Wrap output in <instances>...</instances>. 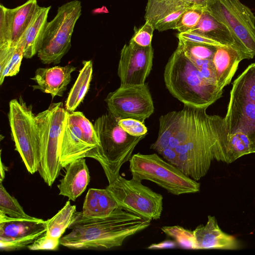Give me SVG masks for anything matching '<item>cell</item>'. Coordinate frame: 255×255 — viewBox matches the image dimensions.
<instances>
[{
	"mask_svg": "<svg viewBox=\"0 0 255 255\" xmlns=\"http://www.w3.org/2000/svg\"><path fill=\"white\" fill-rule=\"evenodd\" d=\"M189 31L204 35L224 45L237 49L232 35L228 29L211 15L206 8L204 10L198 25Z\"/></svg>",
	"mask_w": 255,
	"mask_h": 255,
	"instance_id": "603a6c76",
	"label": "cell"
},
{
	"mask_svg": "<svg viewBox=\"0 0 255 255\" xmlns=\"http://www.w3.org/2000/svg\"><path fill=\"white\" fill-rule=\"evenodd\" d=\"M64 168L66 169L65 174L57 185L59 194L75 201L85 191L90 180L85 158L74 160Z\"/></svg>",
	"mask_w": 255,
	"mask_h": 255,
	"instance_id": "d6986e66",
	"label": "cell"
},
{
	"mask_svg": "<svg viewBox=\"0 0 255 255\" xmlns=\"http://www.w3.org/2000/svg\"><path fill=\"white\" fill-rule=\"evenodd\" d=\"M118 208L116 202L106 188H90L86 195L81 213L88 217H102Z\"/></svg>",
	"mask_w": 255,
	"mask_h": 255,
	"instance_id": "7402d4cb",
	"label": "cell"
},
{
	"mask_svg": "<svg viewBox=\"0 0 255 255\" xmlns=\"http://www.w3.org/2000/svg\"><path fill=\"white\" fill-rule=\"evenodd\" d=\"M118 207L150 221L160 219L163 211V196L132 177L119 175L106 188Z\"/></svg>",
	"mask_w": 255,
	"mask_h": 255,
	"instance_id": "8fae6325",
	"label": "cell"
},
{
	"mask_svg": "<svg viewBox=\"0 0 255 255\" xmlns=\"http://www.w3.org/2000/svg\"><path fill=\"white\" fill-rule=\"evenodd\" d=\"M39 6L37 0H28L13 8V46L19 42Z\"/></svg>",
	"mask_w": 255,
	"mask_h": 255,
	"instance_id": "d4e9b609",
	"label": "cell"
},
{
	"mask_svg": "<svg viewBox=\"0 0 255 255\" xmlns=\"http://www.w3.org/2000/svg\"><path fill=\"white\" fill-rule=\"evenodd\" d=\"M67 113L60 102L51 104L48 109L36 115L41 153L38 172L49 187L63 168L60 161V143Z\"/></svg>",
	"mask_w": 255,
	"mask_h": 255,
	"instance_id": "5b68a950",
	"label": "cell"
},
{
	"mask_svg": "<svg viewBox=\"0 0 255 255\" xmlns=\"http://www.w3.org/2000/svg\"><path fill=\"white\" fill-rule=\"evenodd\" d=\"M76 211V206L67 201L53 217L46 220V233L52 237L60 239L70 226Z\"/></svg>",
	"mask_w": 255,
	"mask_h": 255,
	"instance_id": "83f0119b",
	"label": "cell"
},
{
	"mask_svg": "<svg viewBox=\"0 0 255 255\" xmlns=\"http://www.w3.org/2000/svg\"><path fill=\"white\" fill-rule=\"evenodd\" d=\"M90 157L102 163L94 125L79 111L68 112L62 132L60 161L63 168L76 159Z\"/></svg>",
	"mask_w": 255,
	"mask_h": 255,
	"instance_id": "30bf717a",
	"label": "cell"
},
{
	"mask_svg": "<svg viewBox=\"0 0 255 255\" xmlns=\"http://www.w3.org/2000/svg\"><path fill=\"white\" fill-rule=\"evenodd\" d=\"M205 8L196 7L187 9L179 18L175 29L179 32H184L194 28L199 23Z\"/></svg>",
	"mask_w": 255,
	"mask_h": 255,
	"instance_id": "d6a6232c",
	"label": "cell"
},
{
	"mask_svg": "<svg viewBox=\"0 0 255 255\" xmlns=\"http://www.w3.org/2000/svg\"><path fill=\"white\" fill-rule=\"evenodd\" d=\"M163 76L168 91L185 106L208 108L222 96L223 91L203 78L179 46L169 57Z\"/></svg>",
	"mask_w": 255,
	"mask_h": 255,
	"instance_id": "7a4b0ae2",
	"label": "cell"
},
{
	"mask_svg": "<svg viewBox=\"0 0 255 255\" xmlns=\"http://www.w3.org/2000/svg\"><path fill=\"white\" fill-rule=\"evenodd\" d=\"M178 38L179 46L187 58L212 60L216 47L199 44Z\"/></svg>",
	"mask_w": 255,
	"mask_h": 255,
	"instance_id": "1f68e13d",
	"label": "cell"
},
{
	"mask_svg": "<svg viewBox=\"0 0 255 255\" xmlns=\"http://www.w3.org/2000/svg\"><path fill=\"white\" fill-rule=\"evenodd\" d=\"M129 162L132 178L153 182L173 195L195 193L200 190L199 182L155 153L134 154Z\"/></svg>",
	"mask_w": 255,
	"mask_h": 255,
	"instance_id": "8992f818",
	"label": "cell"
},
{
	"mask_svg": "<svg viewBox=\"0 0 255 255\" xmlns=\"http://www.w3.org/2000/svg\"><path fill=\"white\" fill-rule=\"evenodd\" d=\"M190 7L206 8L210 4V0H183Z\"/></svg>",
	"mask_w": 255,
	"mask_h": 255,
	"instance_id": "ab89813d",
	"label": "cell"
},
{
	"mask_svg": "<svg viewBox=\"0 0 255 255\" xmlns=\"http://www.w3.org/2000/svg\"><path fill=\"white\" fill-rule=\"evenodd\" d=\"M157 0L161 1V0Z\"/></svg>",
	"mask_w": 255,
	"mask_h": 255,
	"instance_id": "b9f144b4",
	"label": "cell"
},
{
	"mask_svg": "<svg viewBox=\"0 0 255 255\" xmlns=\"http://www.w3.org/2000/svg\"><path fill=\"white\" fill-rule=\"evenodd\" d=\"M13 8L0 4V49L13 46Z\"/></svg>",
	"mask_w": 255,
	"mask_h": 255,
	"instance_id": "4dcf8cb0",
	"label": "cell"
},
{
	"mask_svg": "<svg viewBox=\"0 0 255 255\" xmlns=\"http://www.w3.org/2000/svg\"><path fill=\"white\" fill-rule=\"evenodd\" d=\"M224 119L229 134L243 131L255 147V104L230 91Z\"/></svg>",
	"mask_w": 255,
	"mask_h": 255,
	"instance_id": "9a60e30c",
	"label": "cell"
},
{
	"mask_svg": "<svg viewBox=\"0 0 255 255\" xmlns=\"http://www.w3.org/2000/svg\"><path fill=\"white\" fill-rule=\"evenodd\" d=\"M206 10L229 31L246 59L255 56V15L240 0H215Z\"/></svg>",
	"mask_w": 255,
	"mask_h": 255,
	"instance_id": "ba28073f",
	"label": "cell"
},
{
	"mask_svg": "<svg viewBox=\"0 0 255 255\" xmlns=\"http://www.w3.org/2000/svg\"><path fill=\"white\" fill-rule=\"evenodd\" d=\"M228 134L225 119L220 116L206 130L174 148L177 156L173 165L187 176L199 180L207 174L213 160L219 161Z\"/></svg>",
	"mask_w": 255,
	"mask_h": 255,
	"instance_id": "3957f363",
	"label": "cell"
},
{
	"mask_svg": "<svg viewBox=\"0 0 255 255\" xmlns=\"http://www.w3.org/2000/svg\"><path fill=\"white\" fill-rule=\"evenodd\" d=\"M155 30L153 25L148 21L139 29L134 31L130 41L141 47H148L151 45L153 31Z\"/></svg>",
	"mask_w": 255,
	"mask_h": 255,
	"instance_id": "e575fe53",
	"label": "cell"
},
{
	"mask_svg": "<svg viewBox=\"0 0 255 255\" xmlns=\"http://www.w3.org/2000/svg\"><path fill=\"white\" fill-rule=\"evenodd\" d=\"M60 239L52 237L46 232L27 248L31 251H56L60 245Z\"/></svg>",
	"mask_w": 255,
	"mask_h": 255,
	"instance_id": "74e56055",
	"label": "cell"
},
{
	"mask_svg": "<svg viewBox=\"0 0 255 255\" xmlns=\"http://www.w3.org/2000/svg\"><path fill=\"white\" fill-rule=\"evenodd\" d=\"M119 120L109 112L99 117L94 124L99 142L101 165L109 183L120 175L122 166L129 161L135 147L146 136L129 135L120 126Z\"/></svg>",
	"mask_w": 255,
	"mask_h": 255,
	"instance_id": "277c9868",
	"label": "cell"
},
{
	"mask_svg": "<svg viewBox=\"0 0 255 255\" xmlns=\"http://www.w3.org/2000/svg\"><path fill=\"white\" fill-rule=\"evenodd\" d=\"M246 59L244 56L231 46L216 48L212 62L214 66L216 85L221 90L228 85L236 73L240 62Z\"/></svg>",
	"mask_w": 255,
	"mask_h": 255,
	"instance_id": "ffe728a7",
	"label": "cell"
},
{
	"mask_svg": "<svg viewBox=\"0 0 255 255\" xmlns=\"http://www.w3.org/2000/svg\"><path fill=\"white\" fill-rule=\"evenodd\" d=\"M195 249L237 250L240 244L233 236L224 232L216 218L209 215L205 225H200L193 231Z\"/></svg>",
	"mask_w": 255,
	"mask_h": 255,
	"instance_id": "e0dca14e",
	"label": "cell"
},
{
	"mask_svg": "<svg viewBox=\"0 0 255 255\" xmlns=\"http://www.w3.org/2000/svg\"><path fill=\"white\" fill-rule=\"evenodd\" d=\"M187 58L197 68L204 79L209 83L217 86L215 70L212 60L201 59L193 57Z\"/></svg>",
	"mask_w": 255,
	"mask_h": 255,
	"instance_id": "d590c367",
	"label": "cell"
},
{
	"mask_svg": "<svg viewBox=\"0 0 255 255\" xmlns=\"http://www.w3.org/2000/svg\"><path fill=\"white\" fill-rule=\"evenodd\" d=\"M161 229L166 234L175 239L182 247L195 249L193 231L188 230L179 226H165Z\"/></svg>",
	"mask_w": 255,
	"mask_h": 255,
	"instance_id": "836d02e7",
	"label": "cell"
},
{
	"mask_svg": "<svg viewBox=\"0 0 255 255\" xmlns=\"http://www.w3.org/2000/svg\"><path fill=\"white\" fill-rule=\"evenodd\" d=\"M177 36L178 38H181L186 41L216 47L229 46L224 45L222 43L204 35L192 31L179 32L177 35Z\"/></svg>",
	"mask_w": 255,
	"mask_h": 255,
	"instance_id": "f35d334b",
	"label": "cell"
},
{
	"mask_svg": "<svg viewBox=\"0 0 255 255\" xmlns=\"http://www.w3.org/2000/svg\"><path fill=\"white\" fill-rule=\"evenodd\" d=\"M23 58V46L20 42L0 49V85L5 77L15 76L19 72Z\"/></svg>",
	"mask_w": 255,
	"mask_h": 255,
	"instance_id": "484cf974",
	"label": "cell"
},
{
	"mask_svg": "<svg viewBox=\"0 0 255 255\" xmlns=\"http://www.w3.org/2000/svg\"><path fill=\"white\" fill-rule=\"evenodd\" d=\"M46 231L47 222L41 219L12 218L0 213L1 251H14L27 247Z\"/></svg>",
	"mask_w": 255,
	"mask_h": 255,
	"instance_id": "4fadbf2b",
	"label": "cell"
},
{
	"mask_svg": "<svg viewBox=\"0 0 255 255\" xmlns=\"http://www.w3.org/2000/svg\"><path fill=\"white\" fill-rule=\"evenodd\" d=\"M255 153V147L248 136L241 131L228 134L222 162L229 164L240 157Z\"/></svg>",
	"mask_w": 255,
	"mask_h": 255,
	"instance_id": "4316f807",
	"label": "cell"
},
{
	"mask_svg": "<svg viewBox=\"0 0 255 255\" xmlns=\"http://www.w3.org/2000/svg\"><path fill=\"white\" fill-rule=\"evenodd\" d=\"M109 112L119 119H133L144 123L153 113L154 107L146 83L120 86L105 99Z\"/></svg>",
	"mask_w": 255,
	"mask_h": 255,
	"instance_id": "7c38bea8",
	"label": "cell"
},
{
	"mask_svg": "<svg viewBox=\"0 0 255 255\" xmlns=\"http://www.w3.org/2000/svg\"><path fill=\"white\" fill-rule=\"evenodd\" d=\"M0 213L10 217L29 218L17 200L6 190L2 182H0Z\"/></svg>",
	"mask_w": 255,
	"mask_h": 255,
	"instance_id": "f546056e",
	"label": "cell"
},
{
	"mask_svg": "<svg viewBox=\"0 0 255 255\" xmlns=\"http://www.w3.org/2000/svg\"><path fill=\"white\" fill-rule=\"evenodd\" d=\"M83 65L65 103V109L68 112L75 111L82 102L89 88L93 74V62L91 60L83 61Z\"/></svg>",
	"mask_w": 255,
	"mask_h": 255,
	"instance_id": "cb8c5ba5",
	"label": "cell"
},
{
	"mask_svg": "<svg viewBox=\"0 0 255 255\" xmlns=\"http://www.w3.org/2000/svg\"><path fill=\"white\" fill-rule=\"evenodd\" d=\"M51 7H38L30 23L21 38L19 42L23 46L24 58H31L37 54L42 42Z\"/></svg>",
	"mask_w": 255,
	"mask_h": 255,
	"instance_id": "44dd1931",
	"label": "cell"
},
{
	"mask_svg": "<svg viewBox=\"0 0 255 255\" xmlns=\"http://www.w3.org/2000/svg\"><path fill=\"white\" fill-rule=\"evenodd\" d=\"M118 124L126 132L131 136L138 137L146 135L147 133V128L144 123L135 119H119Z\"/></svg>",
	"mask_w": 255,
	"mask_h": 255,
	"instance_id": "8d00e7d4",
	"label": "cell"
},
{
	"mask_svg": "<svg viewBox=\"0 0 255 255\" xmlns=\"http://www.w3.org/2000/svg\"><path fill=\"white\" fill-rule=\"evenodd\" d=\"M189 8H192L183 0H147L144 18L159 32L175 29L179 18Z\"/></svg>",
	"mask_w": 255,
	"mask_h": 255,
	"instance_id": "2e32d148",
	"label": "cell"
},
{
	"mask_svg": "<svg viewBox=\"0 0 255 255\" xmlns=\"http://www.w3.org/2000/svg\"><path fill=\"white\" fill-rule=\"evenodd\" d=\"M81 11V2L78 0L67 2L58 7L55 17L47 23L37 54L42 63L58 64L69 51L74 28Z\"/></svg>",
	"mask_w": 255,
	"mask_h": 255,
	"instance_id": "9c48e42d",
	"label": "cell"
},
{
	"mask_svg": "<svg viewBox=\"0 0 255 255\" xmlns=\"http://www.w3.org/2000/svg\"><path fill=\"white\" fill-rule=\"evenodd\" d=\"M154 51L152 45L141 47L129 41L121 51L118 75L121 86L143 85L152 69Z\"/></svg>",
	"mask_w": 255,
	"mask_h": 255,
	"instance_id": "5bb4252c",
	"label": "cell"
},
{
	"mask_svg": "<svg viewBox=\"0 0 255 255\" xmlns=\"http://www.w3.org/2000/svg\"><path fill=\"white\" fill-rule=\"evenodd\" d=\"M11 138L27 170L31 174L38 171L40 159L39 135L36 115L31 105L21 98L9 103L8 114Z\"/></svg>",
	"mask_w": 255,
	"mask_h": 255,
	"instance_id": "52a82bcc",
	"label": "cell"
},
{
	"mask_svg": "<svg viewBox=\"0 0 255 255\" xmlns=\"http://www.w3.org/2000/svg\"><path fill=\"white\" fill-rule=\"evenodd\" d=\"M7 170V168L2 163L1 160H0V182H2L5 177V171Z\"/></svg>",
	"mask_w": 255,
	"mask_h": 255,
	"instance_id": "60d3db41",
	"label": "cell"
},
{
	"mask_svg": "<svg viewBox=\"0 0 255 255\" xmlns=\"http://www.w3.org/2000/svg\"><path fill=\"white\" fill-rule=\"evenodd\" d=\"M150 220L118 208L102 217H88L76 211L68 229L71 231L60 239L71 249H109L122 246L130 236L148 228Z\"/></svg>",
	"mask_w": 255,
	"mask_h": 255,
	"instance_id": "6da1fadb",
	"label": "cell"
},
{
	"mask_svg": "<svg viewBox=\"0 0 255 255\" xmlns=\"http://www.w3.org/2000/svg\"><path fill=\"white\" fill-rule=\"evenodd\" d=\"M76 68L71 65L56 66L51 68H39L31 79L37 85L32 87L50 94L52 98L61 97L71 81V74Z\"/></svg>",
	"mask_w": 255,
	"mask_h": 255,
	"instance_id": "ac0fdd59",
	"label": "cell"
},
{
	"mask_svg": "<svg viewBox=\"0 0 255 255\" xmlns=\"http://www.w3.org/2000/svg\"><path fill=\"white\" fill-rule=\"evenodd\" d=\"M231 91L255 104V62L249 65L236 78Z\"/></svg>",
	"mask_w": 255,
	"mask_h": 255,
	"instance_id": "f1b7e54d",
	"label": "cell"
}]
</instances>
